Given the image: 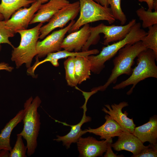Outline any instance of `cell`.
<instances>
[{"label": "cell", "mask_w": 157, "mask_h": 157, "mask_svg": "<svg viewBox=\"0 0 157 157\" xmlns=\"http://www.w3.org/2000/svg\"><path fill=\"white\" fill-rule=\"evenodd\" d=\"M90 27L89 24H87L80 29L70 33L64 38L62 49L70 52L81 51L90 35Z\"/></svg>", "instance_id": "obj_13"}, {"label": "cell", "mask_w": 157, "mask_h": 157, "mask_svg": "<svg viewBox=\"0 0 157 157\" xmlns=\"http://www.w3.org/2000/svg\"><path fill=\"white\" fill-rule=\"evenodd\" d=\"M108 141H98L93 137H80L77 142L78 150L81 157L102 156L106 151Z\"/></svg>", "instance_id": "obj_11"}, {"label": "cell", "mask_w": 157, "mask_h": 157, "mask_svg": "<svg viewBox=\"0 0 157 157\" xmlns=\"http://www.w3.org/2000/svg\"><path fill=\"white\" fill-rule=\"evenodd\" d=\"M154 0H138L140 2H145L147 3L148 7V10L152 11L153 9V4Z\"/></svg>", "instance_id": "obj_32"}, {"label": "cell", "mask_w": 157, "mask_h": 157, "mask_svg": "<svg viewBox=\"0 0 157 157\" xmlns=\"http://www.w3.org/2000/svg\"><path fill=\"white\" fill-rule=\"evenodd\" d=\"M80 11L79 1L69 3L57 12L46 24L40 30L39 38L44 39L51 32L58 28H63L70 21L74 20Z\"/></svg>", "instance_id": "obj_8"}, {"label": "cell", "mask_w": 157, "mask_h": 157, "mask_svg": "<svg viewBox=\"0 0 157 157\" xmlns=\"http://www.w3.org/2000/svg\"><path fill=\"white\" fill-rule=\"evenodd\" d=\"M99 53V51L97 49H93L79 52H70L65 50L62 51L61 50L48 54L46 57L40 61L38 60V58H36L35 63L32 67L28 69V71L30 74H33L37 67L40 65L45 62L49 61L53 66L57 67L59 65L58 60L60 59L77 56H88L90 55L97 54Z\"/></svg>", "instance_id": "obj_16"}, {"label": "cell", "mask_w": 157, "mask_h": 157, "mask_svg": "<svg viewBox=\"0 0 157 157\" xmlns=\"http://www.w3.org/2000/svg\"><path fill=\"white\" fill-rule=\"evenodd\" d=\"M95 2L101 5L107 7H108L109 5L107 0H93Z\"/></svg>", "instance_id": "obj_34"}, {"label": "cell", "mask_w": 157, "mask_h": 157, "mask_svg": "<svg viewBox=\"0 0 157 157\" xmlns=\"http://www.w3.org/2000/svg\"><path fill=\"white\" fill-rule=\"evenodd\" d=\"M117 140L111 144L112 147L117 151L125 150L133 154L131 156L136 157L146 146L132 133L123 131L118 136Z\"/></svg>", "instance_id": "obj_14"}, {"label": "cell", "mask_w": 157, "mask_h": 157, "mask_svg": "<svg viewBox=\"0 0 157 157\" xmlns=\"http://www.w3.org/2000/svg\"><path fill=\"white\" fill-rule=\"evenodd\" d=\"M42 25L40 23L32 28L17 32L20 35V42L18 47L13 48L11 58L15 62L17 68L24 63L28 69L31 67L33 58L37 55V44Z\"/></svg>", "instance_id": "obj_5"}, {"label": "cell", "mask_w": 157, "mask_h": 157, "mask_svg": "<svg viewBox=\"0 0 157 157\" xmlns=\"http://www.w3.org/2000/svg\"><path fill=\"white\" fill-rule=\"evenodd\" d=\"M157 144H150L146 146L136 157H156Z\"/></svg>", "instance_id": "obj_29"}, {"label": "cell", "mask_w": 157, "mask_h": 157, "mask_svg": "<svg viewBox=\"0 0 157 157\" xmlns=\"http://www.w3.org/2000/svg\"><path fill=\"white\" fill-rule=\"evenodd\" d=\"M129 106L128 103L126 101H122L118 104H114L110 106L106 104L105 106L108 109L103 107L102 110L108 114L124 129L125 132L133 133L136 125L133 118L127 117L128 113L126 111L124 113L122 110L124 107Z\"/></svg>", "instance_id": "obj_12"}, {"label": "cell", "mask_w": 157, "mask_h": 157, "mask_svg": "<svg viewBox=\"0 0 157 157\" xmlns=\"http://www.w3.org/2000/svg\"><path fill=\"white\" fill-rule=\"evenodd\" d=\"M88 56L75 57V77L77 84H80L90 78L91 64Z\"/></svg>", "instance_id": "obj_21"}, {"label": "cell", "mask_w": 157, "mask_h": 157, "mask_svg": "<svg viewBox=\"0 0 157 157\" xmlns=\"http://www.w3.org/2000/svg\"><path fill=\"white\" fill-rule=\"evenodd\" d=\"M122 0H107L112 14L115 19L119 20L122 25L126 23L127 18L121 7Z\"/></svg>", "instance_id": "obj_26"}, {"label": "cell", "mask_w": 157, "mask_h": 157, "mask_svg": "<svg viewBox=\"0 0 157 157\" xmlns=\"http://www.w3.org/2000/svg\"><path fill=\"white\" fill-rule=\"evenodd\" d=\"M36 1H38L41 2L42 4L50 0H34Z\"/></svg>", "instance_id": "obj_35"}, {"label": "cell", "mask_w": 157, "mask_h": 157, "mask_svg": "<svg viewBox=\"0 0 157 157\" xmlns=\"http://www.w3.org/2000/svg\"><path fill=\"white\" fill-rule=\"evenodd\" d=\"M24 112V109L19 111L1 130L0 133V151L2 150H8L10 151L12 149L10 144L11 132L17 125L22 121Z\"/></svg>", "instance_id": "obj_20"}, {"label": "cell", "mask_w": 157, "mask_h": 157, "mask_svg": "<svg viewBox=\"0 0 157 157\" xmlns=\"http://www.w3.org/2000/svg\"><path fill=\"white\" fill-rule=\"evenodd\" d=\"M105 122L100 126L96 129L89 127L86 129L88 132L100 136L101 139H104L108 141L116 136H118L125 131L109 115L105 117Z\"/></svg>", "instance_id": "obj_18"}, {"label": "cell", "mask_w": 157, "mask_h": 157, "mask_svg": "<svg viewBox=\"0 0 157 157\" xmlns=\"http://www.w3.org/2000/svg\"><path fill=\"white\" fill-rule=\"evenodd\" d=\"M75 57H69L64 63L65 79L68 85L72 87H76L78 84L75 77Z\"/></svg>", "instance_id": "obj_25"}, {"label": "cell", "mask_w": 157, "mask_h": 157, "mask_svg": "<svg viewBox=\"0 0 157 157\" xmlns=\"http://www.w3.org/2000/svg\"><path fill=\"white\" fill-rule=\"evenodd\" d=\"M137 65L133 69L130 77L126 80L116 84L113 88L119 90L130 85L132 86L126 93L129 95L139 82L150 77L157 78V66L155 60L157 57L153 51L147 49L141 52L137 57Z\"/></svg>", "instance_id": "obj_4"}, {"label": "cell", "mask_w": 157, "mask_h": 157, "mask_svg": "<svg viewBox=\"0 0 157 157\" xmlns=\"http://www.w3.org/2000/svg\"><path fill=\"white\" fill-rule=\"evenodd\" d=\"M4 20V17L0 13V21H2Z\"/></svg>", "instance_id": "obj_36"}, {"label": "cell", "mask_w": 157, "mask_h": 157, "mask_svg": "<svg viewBox=\"0 0 157 157\" xmlns=\"http://www.w3.org/2000/svg\"><path fill=\"white\" fill-rule=\"evenodd\" d=\"M10 151L8 150H2L0 151V157H10Z\"/></svg>", "instance_id": "obj_33"}, {"label": "cell", "mask_w": 157, "mask_h": 157, "mask_svg": "<svg viewBox=\"0 0 157 157\" xmlns=\"http://www.w3.org/2000/svg\"><path fill=\"white\" fill-rule=\"evenodd\" d=\"M146 49L141 41L126 44L120 49L113 60V67L106 82L103 85L93 88L92 90L97 92L105 91L111 84L115 83L120 75H130L135 58L141 52Z\"/></svg>", "instance_id": "obj_2"}, {"label": "cell", "mask_w": 157, "mask_h": 157, "mask_svg": "<svg viewBox=\"0 0 157 157\" xmlns=\"http://www.w3.org/2000/svg\"><path fill=\"white\" fill-rule=\"evenodd\" d=\"M15 33L6 25L5 21H0V51L1 50V44L6 43L13 48L14 47L10 41L9 38L13 37Z\"/></svg>", "instance_id": "obj_28"}, {"label": "cell", "mask_w": 157, "mask_h": 157, "mask_svg": "<svg viewBox=\"0 0 157 157\" xmlns=\"http://www.w3.org/2000/svg\"><path fill=\"white\" fill-rule=\"evenodd\" d=\"M13 148L10 151V157H26L27 147L24 143L22 136L19 133Z\"/></svg>", "instance_id": "obj_27"}, {"label": "cell", "mask_w": 157, "mask_h": 157, "mask_svg": "<svg viewBox=\"0 0 157 157\" xmlns=\"http://www.w3.org/2000/svg\"><path fill=\"white\" fill-rule=\"evenodd\" d=\"M13 69V68L9 66V65L5 63H0V70H5L8 72H11Z\"/></svg>", "instance_id": "obj_31"}, {"label": "cell", "mask_w": 157, "mask_h": 157, "mask_svg": "<svg viewBox=\"0 0 157 157\" xmlns=\"http://www.w3.org/2000/svg\"><path fill=\"white\" fill-rule=\"evenodd\" d=\"M113 142L112 139L108 141L106 151L105 154L104 155V157H123L122 155H117L116 154H115L113 151L111 144Z\"/></svg>", "instance_id": "obj_30"}, {"label": "cell", "mask_w": 157, "mask_h": 157, "mask_svg": "<svg viewBox=\"0 0 157 157\" xmlns=\"http://www.w3.org/2000/svg\"><path fill=\"white\" fill-rule=\"evenodd\" d=\"M69 3L67 0H50L45 3L42 4L29 24L48 22L57 12Z\"/></svg>", "instance_id": "obj_15"}, {"label": "cell", "mask_w": 157, "mask_h": 157, "mask_svg": "<svg viewBox=\"0 0 157 157\" xmlns=\"http://www.w3.org/2000/svg\"><path fill=\"white\" fill-rule=\"evenodd\" d=\"M75 21H71L65 28L53 32L41 41H38L36 45V57L42 58L52 53L61 50V44L65 35L69 31Z\"/></svg>", "instance_id": "obj_9"}, {"label": "cell", "mask_w": 157, "mask_h": 157, "mask_svg": "<svg viewBox=\"0 0 157 157\" xmlns=\"http://www.w3.org/2000/svg\"><path fill=\"white\" fill-rule=\"evenodd\" d=\"M133 134L143 143L148 142L150 144H157V115H155L150 117L147 122L135 127Z\"/></svg>", "instance_id": "obj_19"}, {"label": "cell", "mask_w": 157, "mask_h": 157, "mask_svg": "<svg viewBox=\"0 0 157 157\" xmlns=\"http://www.w3.org/2000/svg\"><path fill=\"white\" fill-rule=\"evenodd\" d=\"M147 34V32L141 28L140 23L136 22L124 38L103 47L97 55H92L87 57L91 64V72L99 74L105 67L106 62L112 58L120 49L126 44L141 41Z\"/></svg>", "instance_id": "obj_3"}, {"label": "cell", "mask_w": 157, "mask_h": 157, "mask_svg": "<svg viewBox=\"0 0 157 157\" xmlns=\"http://www.w3.org/2000/svg\"><path fill=\"white\" fill-rule=\"evenodd\" d=\"M35 1L34 0H1L0 13L5 21L8 20L16 11L23 7H28Z\"/></svg>", "instance_id": "obj_22"}, {"label": "cell", "mask_w": 157, "mask_h": 157, "mask_svg": "<svg viewBox=\"0 0 157 157\" xmlns=\"http://www.w3.org/2000/svg\"><path fill=\"white\" fill-rule=\"evenodd\" d=\"M136 23V19H133L127 24L124 25L106 26L102 23L96 26H90V35L81 51H88L91 45L97 44L99 39V34L101 33L104 35L103 44L105 45L111 42L122 40L125 37Z\"/></svg>", "instance_id": "obj_7"}, {"label": "cell", "mask_w": 157, "mask_h": 157, "mask_svg": "<svg viewBox=\"0 0 157 157\" xmlns=\"http://www.w3.org/2000/svg\"><path fill=\"white\" fill-rule=\"evenodd\" d=\"M83 109V114L82 118L80 122L76 124L70 125L65 122H61L55 120L56 122L61 123L64 125L70 126L71 129L70 131L64 136L57 135V138L54 139L53 140L58 142H62L63 145L65 146L67 149H68L69 148L72 144L76 142L80 137L87 133L86 129L83 130L81 129V127L84 123L91 121V118L89 116L86 115L87 108Z\"/></svg>", "instance_id": "obj_17"}, {"label": "cell", "mask_w": 157, "mask_h": 157, "mask_svg": "<svg viewBox=\"0 0 157 157\" xmlns=\"http://www.w3.org/2000/svg\"><path fill=\"white\" fill-rule=\"evenodd\" d=\"M79 0V16L68 32L69 33L76 31L90 23L104 20L111 24L115 22L110 8L103 6L93 0Z\"/></svg>", "instance_id": "obj_6"}, {"label": "cell", "mask_w": 157, "mask_h": 157, "mask_svg": "<svg viewBox=\"0 0 157 157\" xmlns=\"http://www.w3.org/2000/svg\"><path fill=\"white\" fill-rule=\"evenodd\" d=\"M41 103L40 98L37 96L34 99L31 97L24 104L23 128L19 134L26 141V153L28 156L34 154L38 145L37 138L41 124L38 108Z\"/></svg>", "instance_id": "obj_1"}, {"label": "cell", "mask_w": 157, "mask_h": 157, "mask_svg": "<svg viewBox=\"0 0 157 157\" xmlns=\"http://www.w3.org/2000/svg\"><path fill=\"white\" fill-rule=\"evenodd\" d=\"M147 35L141 41L146 49L152 50L157 57V24L148 28Z\"/></svg>", "instance_id": "obj_24"}, {"label": "cell", "mask_w": 157, "mask_h": 157, "mask_svg": "<svg viewBox=\"0 0 157 157\" xmlns=\"http://www.w3.org/2000/svg\"><path fill=\"white\" fill-rule=\"evenodd\" d=\"M154 11L146 10L145 8L141 7L136 11L139 19L142 21V26L144 28H148L157 24V8Z\"/></svg>", "instance_id": "obj_23"}, {"label": "cell", "mask_w": 157, "mask_h": 157, "mask_svg": "<svg viewBox=\"0 0 157 157\" xmlns=\"http://www.w3.org/2000/svg\"><path fill=\"white\" fill-rule=\"evenodd\" d=\"M42 4L41 2L35 1L29 8H19L5 21L6 26L15 34L18 31L27 29L34 15Z\"/></svg>", "instance_id": "obj_10"}]
</instances>
